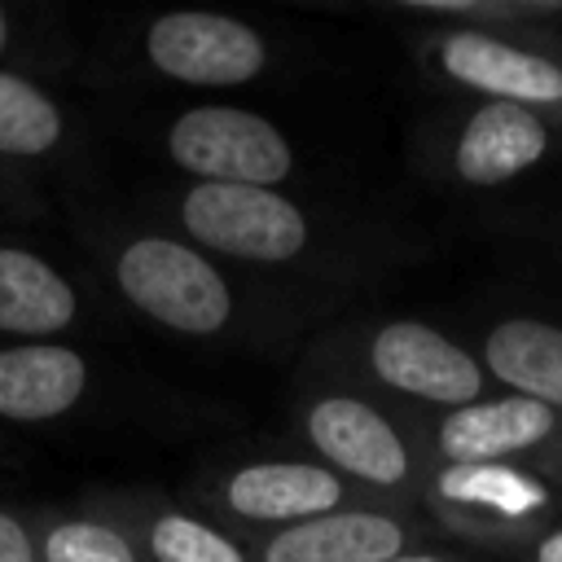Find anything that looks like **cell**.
<instances>
[{"label":"cell","mask_w":562,"mask_h":562,"mask_svg":"<svg viewBox=\"0 0 562 562\" xmlns=\"http://www.w3.org/2000/svg\"><path fill=\"white\" fill-rule=\"evenodd\" d=\"M110 285L136 316L180 338L211 342L241 325V294L233 277L180 233H123L110 250Z\"/></svg>","instance_id":"6da1fadb"},{"label":"cell","mask_w":562,"mask_h":562,"mask_svg":"<svg viewBox=\"0 0 562 562\" xmlns=\"http://www.w3.org/2000/svg\"><path fill=\"white\" fill-rule=\"evenodd\" d=\"M176 233L215 263L237 268H299L316 250L307 211L285 189L246 184H184L171 202Z\"/></svg>","instance_id":"7a4b0ae2"},{"label":"cell","mask_w":562,"mask_h":562,"mask_svg":"<svg viewBox=\"0 0 562 562\" xmlns=\"http://www.w3.org/2000/svg\"><path fill=\"white\" fill-rule=\"evenodd\" d=\"M351 496V483L316 457H241L198 483L193 509L255 544L281 527L347 509Z\"/></svg>","instance_id":"3957f363"},{"label":"cell","mask_w":562,"mask_h":562,"mask_svg":"<svg viewBox=\"0 0 562 562\" xmlns=\"http://www.w3.org/2000/svg\"><path fill=\"white\" fill-rule=\"evenodd\" d=\"M162 154L189 184H246V189H285L294 180L290 136L259 110L233 101H202L180 110L162 127Z\"/></svg>","instance_id":"277c9868"},{"label":"cell","mask_w":562,"mask_h":562,"mask_svg":"<svg viewBox=\"0 0 562 562\" xmlns=\"http://www.w3.org/2000/svg\"><path fill=\"white\" fill-rule=\"evenodd\" d=\"M140 53L158 79L206 92L246 88L272 66V48L259 26L211 9H176L154 18L140 31Z\"/></svg>","instance_id":"5b68a950"},{"label":"cell","mask_w":562,"mask_h":562,"mask_svg":"<svg viewBox=\"0 0 562 562\" xmlns=\"http://www.w3.org/2000/svg\"><path fill=\"white\" fill-rule=\"evenodd\" d=\"M299 435L307 439L312 457L329 465L338 479L391 492L408 483L413 457L395 422L351 391H316L299 408Z\"/></svg>","instance_id":"8992f818"},{"label":"cell","mask_w":562,"mask_h":562,"mask_svg":"<svg viewBox=\"0 0 562 562\" xmlns=\"http://www.w3.org/2000/svg\"><path fill=\"white\" fill-rule=\"evenodd\" d=\"M364 364L382 386L426 404L461 408V404H474L483 391V373L474 356L422 321L378 325L364 342Z\"/></svg>","instance_id":"52a82bcc"},{"label":"cell","mask_w":562,"mask_h":562,"mask_svg":"<svg viewBox=\"0 0 562 562\" xmlns=\"http://www.w3.org/2000/svg\"><path fill=\"white\" fill-rule=\"evenodd\" d=\"M92 391V364L70 342L0 347V422L48 426L70 417Z\"/></svg>","instance_id":"ba28073f"},{"label":"cell","mask_w":562,"mask_h":562,"mask_svg":"<svg viewBox=\"0 0 562 562\" xmlns=\"http://www.w3.org/2000/svg\"><path fill=\"white\" fill-rule=\"evenodd\" d=\"M97 501L132 531L145 562H255L241 536H233L193 505L145 492H101Z\"/></svg>","instance_id":"9c48e42d"},{"label":"cell","mask_w":562,"mask_h":562,"mask_svg":"<svg viewBox=\"0 0 562 562\" xmlns=\"http://www.w3.org/2000/svg\"><path fill=\"white\" fill-rule=\"evenodd\" d=\"M250 553L255 562H391L404 553V522L382 509L347 505V509L281 527L255 540Z\"/></svg>","instance_id":"30bf717a"},{"label":"cell","mask_w":562,"mask_h":562,"mask_svg":"<svg viewBox=\"0 0 562 562\" xmlns=\"http://www.w3.org/2000/svg\"><path fill=\"white\" fill-rule=\"evenodd\" d=\"M83 321L75 281L26 246L0 241V334L18 342H57Z\"/></svg>","instance_id":"8fae6325"},{"label":"cell","mask_w":562,"mask_h":562,"mask_svg":"<svg viewBox=\"0 0 562 562\" xmlns=\"http://www.w3.org/2000/svg\"><path fill=\"white\" fill-rule=\"evenodd\" d=\"M439 66L479 92H492L509 105H549L562 101V70L536 53L509 48L483 31H448L439 44Z\"/></svg>","instance_id":"7c38bea8"},{"label":"cell","mask_w":562,"mask_h":562,"mask_svg":"<svg viewBox=\"0 0 562 562\" xmlns=\"http://www.w3.org/2000/svg\"><path fill=\"white\" fill-rule=\"evenodd\" d=\"M553 430V413L536 400H474L439 422V457L448 465H501V457L540 443Z\"/></svg>","instance_id":"4fadbf2b"},{"label":"cell","mask_w":562,"mask_h":562,"mask_svg":"<svg viewBox=\"0 0 562 562\" xmlns=\"http://www.w3.org/2000/svg\"><path fill=\"white\" fill-rule=\"evenodd\" d=\"M544 140L549 136L531 110L492 101L465 119L452 162L465 184H501V180L518 176L522 167H531L544 154Z\"/></svg>","instance_id":"5bb4252c"},{"label":"cell","mask_w":562,"mask_h":562,"mask_svg":"<svg viewBox=\"0 0 562 562\" xmlns=\"http://www.w3.org/2000/svg\"><path fill=\"white\" fill-rule=\"evenodd\" d=\"M483 356L505 386L522 391V400H536L544 408L562 404V329L514 316L487 334Z\"/></svg>","instance_id":"9a60e30c"},{"label":"cell","mask_w":562,"mask_h":562,"mask_svg":"<svg viewBox=\"0 0 562 562\" xmlns=\"http://www.w3.org/2000/svg\"><path fill=\"white\" fill-rule=\"evenodd\" d=\"M70 140V119L35 79L0 66V158L40 162Z\"/></svg>","instance_id":"2e32d148"},{"label":"cell","mask_w":562,"mask_h":562,"mask_svg":"<svg viewBox=\"0 0 562 562\" xmlns=\"http://www.w3.org/2000/svg\"><path fill=\"white\" fill-rule=\"evenodd\" d=\"M40 562H145L132 531L92 496L75 509H53L35 518Z\"/></svg>","instance_id":"e0dca14e"},{"label":"cell","mask_w":562,"mask_h":562,"mask_svg":"<svg viewBox=\"0 0 562 562\" xmlns=\"http://www.w3.org/2000/svg\"><path fill=\"white\" fill-rule=\"evenodd\" d=\"M435 492L452 505H483L509 518L544 505V487L509 465H443L435 479Z\"/></svg>","instance_id":"ac0fdd59"},{"label":"cell","mask_w":562,"mask_h":562,"mask_svg":"<svg viewBox=\"0 0 562 562\" xmlns=\"http://www.w3.org/2000/svg\"><path fill=\"white\" fill-rule=\"evenodd\" d=\"M0 562H40L35 518L13 514L4 505H0Z\"/></svg>","instance_id":"d6986e66"},{"label":"cell","mask_w":562,"mask_h":562,"mask_svg":"<svg viewBox=\"0 0 562 562\" xmlns=\"http://www.w3.org/2000/svg\"><path fill=\"white\" fill-rule=\"evenodd\" d=\"M536 562H562V531H553V536H544V540H540Z\"/></svg>","instance_id":"ffe728a7"},{"label":"cell","mask_w":562,"mask_h":562,"mask_svg":"<svg viewBox=\"0 0 562 562\" xmlns=\"http://www.w3.org/2000/svg\"><path fill=\"white\" fill-rule=\"evenodd\" d=\"M9 48H13V13L9 4H0V61L9 57Z\"/></svg>","instance_id":"44dd1931"},{"label":"cell","mask_w":562,"mask_h":562,"mask_svg":"<svg viewBox=\"0 0 562 562\" xmlns=\"http://www.w3.org/2000/svg\"><path fill=\"white\" fill-rule=\"evenodd\" d=\"M391 562H443V558H430V553H400V558H391Z\"/></svg>","instance_id":"7402d4cb"}]
</instances>
